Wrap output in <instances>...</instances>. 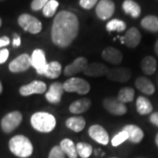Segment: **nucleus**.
Returning a JSON list of instances; mask_svg holds the SVG:
<instances>
[{"instance_id": "obj_22", "label": "nucleus", "mask_w": 158, "mask_h": 158, "mask_svg": "<svg viewBox=\"0 0 158 158\" xmlns=\"http://www.w3.org/2000/svg\"><path fill=\"white\" fill-rule=\"evenodd\" d=\"M66 127L74 132H81L85 127V119L81 116H73L66 120Z\"/></svg>"}, {"instance_id": "obj_15", "label": "nucleus", "mask_w": 158, "mask_h": 158, "mask_svg": "<svg viewBox=\"0 0 158 158\" xmlns=\"http://www.w3.org/2000/svg\"><path fill=\"white\" fill-rule=\"evenodd\" d=\"M47 90V85L42 81H33L28 85H23L19 89L22 96H30L33 94H42Z\"/></svg>"}, {"instance_id": "obj_37", "label": "nucleus", "mask_w": 158, "mask_h": 158, "mask_svg": "<svg viewBox=\"0 0 158 158\" xmlns=\"http://www.w3.org/2000/svg\"><path fill=\"white\" fill-rule=\"evenodd\" d=\"M8 57H9V50L6 48L1 49L0 50V64L5 63L7 61Z\"/></svg>"}, {"instance_id": "obj_25", "label": "nucleus", "mask_w": 158, "mask_h": 158, "mask_svg": "<svg viewBox=\"0 0 158 158\" xmlns=\"http://www.w3.org/2000/svg\"><path fill=\"white\" fill-rule=\"evenodd\" d=\"M136 109L137 112L141 115H146L153 111L152 104L145 97H138L136 100Z\"/></svg>"}, {"instance_id": "obj_12", "label": "nucleus", "mask_w": 158, "mask_h": 158, "mask_svg": "<svg viewBox=\"0 0 158 158\" xmlns=\"http://www.w3.org/2000/svg\"><path fill=\"white\" fill-rule=\"evenodd\" d=\"M132 76V72L128 68L126 67H117L109 69L107 75V78L114 82L118 83H126L127 82Z\"/></svg>"}, {"instance_id": "obj_30", "label": "nucleus", "mask_w": 158, "mask_h": 158, "mask_svg": "<svg viewBox=\"0 0 158 158\" xmlns=\"http://www.w3.org/2000/svg\"><path fill=\"white\" fill-rule=\"evenodd\" d=\"M127 27V25L124 21L118 19H114L110 20L109 22L106 24V30L108 32H123Z\"/></svg>"}, {"instance_id": "obj_32", "label": "nucleus", "mask_w": 158, "mask_h": 158, "mask_svg": "<svg viewBox=\"0 0 158 158\" xmlns=\"http://www.w3.org/2000/svg\"><path fill=\"white\" fill-rule=\"evenodd\" d=\"M58 6H59V3L56 0H49L42 9L43 15L47 18L53 17L56 14Z\"/></svg>"}, {"instance_id": "obj_43", "label": "nucleus", "mask_w": 158, "mask_h": 158, "mask_svg": "<svg viewBox=\"0 0 158 158\" xmlns=\"http://www.w3.org/2000/svg\"><path fill=\"white\" fill-rule=\"evenodd\" d=\"M2 90H3V86H2V84H1V82H0V94H1V92H2Z\"/></svg>"}, {"instance_id": "obj_1", "label": "nucleus", "mask_w": 158, "mask_h": 158, "mask_svg": "<svg viewBox=\"0 0 158 158\" xmlns=\"http://www.w3.org/2000/svg\"><path fill=\"white\" fill-rule=\"evenodd\" d=\"M79 22L77 17L70 11H60L56 15L52 25V41L59 48H68L77 38Z\"/></svg>"}, {"instance_id": "obj_10", "label": "nucleus", "mask_w": 158, "mask_h": 158, "mask_svg": "<svg viewBox=\"0 0 158 158\" xmlns=\"http://www.w3.org/2000/svg\"><path fill=\"white\" fill-rule=\"evenodd\" d=\"M87 65H88V60L84 56H79L64 68L63 74L66 77H73L82 71L84 72Z\"/></svg>"}, {"instance_id": "obj_14", "label": "nucleus", "mask_w": 158, "mask_h": 158, "mask_svg": "<svg viewBox=\"0 0 158 158\" xmlns=\"http://www.w3.org/2000/svg\"><path fill=\"white\" fill-rule=\"evenodd\" d=\"M88 133L90 138L98 143L102 145H107L109 143V135L100 125H93L90 127Z\"/></svg>"}, {"instance_id": "obj_27", "label": "nucleus", "mask_w": 158, "mask_h": 158, "mask_svg": "<svg viewBox=\"0 0 158 158\" xmlns=\"http://www.w3.org/2000/svg\"><path fill=\"white\" fill-rule=\"evenodd\" d=\"M141 66L144 73L152 75L156 69V61L153 56H146L141 61Z\"/></svg>"}, {"instance_id": "obj_17", "label": "nucleus", "mask_w": 158, "mask_h": 158, "mask_svg": "<svg viewBox=\"0 0 158 158\" xmlns=\"http://www.w3.org/2000/svg\"><path fill=\"white\" fill-rule=\"evenodd\" d=\"M141 34L138 31V29L135 27H131L130 29H128L124 36L120 37L121 43L126 44V46H127L128 48H136L139 45V43L141 42Z\"/></svg>"}, {"instance_id": "obj_42", "label": "nucleus", "mask_w": 158, "mask_h": 158, "mask_svg": "<svg viewBox=\"0 0 158 158\" xmlns=\"http://www.w3.org/2000/svg\"><path fill=\"white\" fill-rule=\"evenodd\" d=\"M156 145H157L158 147V133L157 135H156Z\"/></svg>"}, {"instance_id": "obj_44", "label": "nucleus", "mask_w": 158, "mask_h": 158, "mask_svg": "<svg viewBox=\"0 0 158 158\" xmlns=\"http://www.w3.org/2000/svg\"><path fill=\"white\" fill-rule=\"evenodd\" d=\"M1 25H2V20H1V19H0V27H1Z\"/></svg>"}, {"instance_id": "obj_21", "label": "nucleus", "mask_w": 158, "mask_h": 158, "mask_svg": "<svg viewBox=\"0 0 158 158\" xmlns=\"http://www.w3.org/2000/svg\"><path fill=\"white\" fill-rule=\"evenodd\" d=\"M135 86L140 91L147 95H152L155 92V86L152 82L144 77H140L136 79Z\"/></svg>"}, {"instance_id": "obj_9", "label": "nucleus", "mask_w": 158, "mask_h": 158, "mask_svg": "<svg viewBox=\"0 0 158 158\" xmlns=\"http://www.w3.org/2000/svg\"><path fill=\"white\" fill-rule=\"evenodd\" d=\"M31 66V56L27 54H23L10 62L9 69L13 73H19L27 70Z\"/></svg>"}, {"instance_id": "obj_4", "label": "nucleus", "mask_w": 158, "mask_h": 158, "mask_svg": "<svg viewBox=\"0 0 158 158\" xmlns=\"http://www.w3.org/2000/svg\"><path fill=\"white\" fill-rule=\"evenodd\" d=\"M63 88L67 92H76L80 95H85L90 91V85L85 79L74 77L64 82Z\"/></svg>"}, {"instance_id": "obj_3", "label": "nucleus", "mask_w": 158, "mask_h": 158, "mask_svg": "<svg viewBox=\"0 0 158 158\" xmlns=\"http://www.w3.org/2000/svg\"><path fill=\"white\" fill-rule=\"evenodd\" d=\"M9 148L11 152L20 158L29 157L34 151L32 142L27 137L24 135H16L9 141Z\"/></svg>"}, {"instance_id": "obj_41", "label": "nucleus", "mask_w": 158, "mask_h": 158, "mask_svg": "<svg viewBox=\"0 0 158 158\" xmlns=\"http://www.w3.org/2000/svg\"><path fill=\"white\" fill-rule=\"evenodd\" d=\"M155 51H156V53L157 54V56H158V40L156 41V45H155Z\"/></svg>"}, {"instance_id": "obj_28", "label": "nucleus", "mask_w": 158, "mask_h": 158, "mask_svg": "<svg viewBox=\"0 0 158 158\" xmlns=\"http://www.w3.org/2000/svg\"><path fill=\"white\" fill-rule=\"evenodd\" d=\"M141 27L150 32H158V18L149 15L145 17L141 22Z\"/></svg>"}, {"instance_id": "obj_11", "label": "nucleus", "mask_w": 158, "mask_h": 158, "mask_svg": "<svg viewBox=\"0 0 158 158\" xmlns=\"http://www.w3.org/2000/svg\"><path fill=\"white\" fill-rule=\"evenodd\" d=\"M115 11V6L112 0H100L96 7L98 17L102 20H106L113 16Z\"/></svg>"}, {"instance_id": "obj_23", "label": "nucleus", "mask_w": 158, "mask_h": 158, "mask_svg": "<svg viewBox=\"0 0 158 158\" xmlns=\"http://www.w3.org/2000/svg\"><path fill=\"white\" fill-rule=\"evenodd\" d=\"M123 11L133 18H138L141 15V7L134 0H125L122 5Z\"/></svg>"}, {"instance_id": "obj_13", "label": "nucleus", "mask_w": 158, "mask_h": 158, "mask_svg": "<svg viewBox=\"0 0 158 158\" xmlns=\"http://www.w3.org/2000/svg\"><path fill=\"white\" fill-rule=\"evenodd\" d=\"M64 91L65 90L62 83H59V82L53 83L49 86L48 90L46 92V98L51 104H54V105L59 104L61 102Z\"/></svg>"}, {"instance_id": "obj_19", "label": "nucleus", "mask_w": 158, "mask_h": 158, "mask_svg": "<svg viewBox=\"0 0 158 158\" xmlns=\"http://www.w3.org/2000/svg\"><path fill=\"white\" fill-rule=\"evenodd\" d=\"M125 132L128 135V141L133 143H139L144 137V133L141 127L135 125H127L123 127Z\"/></svg>"}, {"instance_id": "obj_39", "label": "nucleus", "mask_w": 158, "mask_h": 158, "mask_svg": "<svg viewBox=\"0 0 158 158\" xmlns=\"http://www.w3.org/2000/svg\"><path fill=\"white\" fill-rule=\"evenodd\" d=\"M10 44V39L6 36H3L0 38V48H4L6 46H8Z\"/></svg>"}, {"instance_id": "obj_5", "label": "nucleus", "mask_w": 158, "mask_h": 158, "mask_svg": "<svg viewBox=\"0 0 158 158\" xmlns=\"http://www.w3.org/2000/svg\"><path fill=\"white\" fill-rule=\"evenodd\" d=\"M19 25L22 27L25 31H27L30 34H39L42 29V24L38 19L34 16L24 13L21 14L18 19Z\"/></svg>"}, {"instance_id": "obj_35", "label": "nucleus", "mask_w": 158, "mask_h": 158, "mask_svg": "<svg viewBox=\"0 0 158 158\" xmlns=\"http://www.w3.org/2000/svg\"><path fill=\"white\" fill-rule=\"evenodd\" d=\"M48 1L49 0H33V2L31 4V8L34 11H40V10L43 9V7L46 6V4Z\"/></svg>"}, {"instance_id": "obj_6", "label": "nucleus", "mask_w": 158, "mask_h": 158, "mask_svg": "<svg viewBox=\"0 0 158 158\" xmlns=\"http://www.w3.org/2000/svg\"><path fill=\"white\" fill-rule=\"evenodd\" d=\"M22 121L21 113L15 111L6 114L1 120V127L5 133H11L20 125Z\"/></svg>"}, {"instance_id": "obj_36", "label": "nucleus", "mask_w": 158, "mask_h": 158, "mask_svg": "<svg viewBox=\"0 0 158 158\" xmlns=\"http://www.w3.org/2000/svg\"><path fill=\"white\" fill-rule=\"evenodd\" d=\"M97 3H98V0H80L79 2L80 6L87 10L94 7L97 5Z\"/></svg>"}, {"instance_id": "obj_33", "label": "nucleus", "mask_w": 158, "mask_h": 158, "mask_svg": "<svg viewBox=\"0 0 158 158\" xmlns=\"http://www.w3.org/2000/svg\"><path fill=\"white\" fill-rule=\"evenodd\" d=\"M127 140H128V135L127 132L122 130L121 132H119L112 139V145L113 147H117L118 145L122 144Z\"/></svg>"}, {"instance_id": "obj_18", "label": "nucleus", "mask_w": 158, "mask_h": 158, "mask_svg": "<svg viewBox=\"0 0 158 158\" xmlns=\"http://www.w3.org/2000/svg\"><path fill=\"white\" fill-rule=\"evenodd\" d=\"M102 58L111 64L118 65L122 62L123 56L120 51L112 47H108L102 52Z\"/></svg>"}, {"instance_id": "obj_24", "label": "nucleus", "mask_w": 158, "mask_h": 158, "mask_svg": "<svg viewBox=\"0 0 158 158\" xmlns=\"http://www.w3.org/2000/svg\"><path fill=\"white\" fill-rule=\"evenodd\" d=\"M60 147L69 158H77V148L70 139H63L60 143Z\"/></svg>"}, {"instance_id": "obj_34", "label": "nucleus", "mask_w": 158, "mask_h": 158, "mask_svg": "<svg viewBox=\"0 0 158 158\" xmlns=\"http://www.w3.org/2000/svg\"><path fill=\"white\" fill-rule=\"evenodd\" d=\"M65 156H66L60 146H55L52 148L48 155V158H65Z\"/></svg>"}, {"instance_id": "obj_20", "label": "nucleus", "mask_w": 158, "mask_h": 158, "mask_svg": "<svg viewBox=\"0 0 158 158\" xmlns=\"http://www.w3.org/2000/svg\"><path fill=\"white\" fill-rule=\"evenodd\" d=\"M91 101L90 98H79L78 100L74 101L69 107V110L71 113L75 114H79V113H83L88 111L89 108L90 107Z\"/></svg>"}, {"instance_id": "obj_2", "label": "nucleus", "mask_w": 158, "mask_h": 158, "mask_svg": "<svg viewBox=\"0 0 158 158\" xmlns=\"http://www.w3.org/2000/svg\"><path fill=\"white\" fill-rule=\"evenodd\" d=\"M31 125L40 133H50L56 126V119L54 115L46 112H38L31 117Z\"/></svg>"}, {"instance_id": "obj_8", "label": "nucleus", "mask_w": 158, "mask_h": 158, "mask_svg": "<svg viewBox=\"0 0 158 158\" xmlns=\"http://www.w3.org/2000/svg\"><path fill=\"white\" fill-rule=\"evenodd\" d=\"M31 64L39 75H44L48 66L45 52L42 49H35L31 56Z\"/></svg>"}, {"instance_id": "obj_26", "label": "nucleus", "mask_w": 158, "mask_h": 158, "mask_svg": "<svg viewBox=\"0 0 158 158\" xmlns=\"http://www.w3.org/2000/svg\"><path fill=\"white\" fill-rule=\"evenodd\" d=\"M62 73V65L58 62H50L48 63L44 76L50 79L59 77Z\"/></svg>"}, {"instance_id": "obj_16", "label": "nucleus", "mask_w": 158, "mask_h": 158, "mask_svg": "<svg viewBox=\"0 0 158 158\" xmlns=\"http://www.w3.org/2000/svg\"><path fill=\"white\" fill-rule=\"evenodd\" d=\"M109 71L108 67L101 62H92L88 63L87 67L84 70V73L87 77H99L103 76H106Z\"/></svg>"}, {"instance_id": "obj_45", "label": "nucleus", "mask_w": 158, "mask_h": 158, "mask_svg": "<svg viewBox=\"0 0 158 158\" xmlns=\"http://www.w3.org/2000/svg\"><path fill=\"white\" fill-rule=\"evenodd\" d=\"M113 158H115V157H113Z\"/></svg>"}, {"instance_id": "obj_38", "label": "nucleus", "mask_w": 158, "mask_h": 158, "mask_svg": "<svg viewBox=\"0 0 158 158\" xmlns=\"http://www.w3.org/2000/svg\"><path fill=\"white\" fill-rule=\"evenodd\" d=\"M21 44V39H20V37L18 35V34H14V38L12 40V46L14 47V48H18V47H19Z\"/></svg>"}, {"instance_id": "obj_31", "label": "nucleus", "mask_w": 158, "mask_h": 158, "mask_svg": "<svg viewBox=\"0 0 158 158\" xmlns=\"http://www.w3.org/2000/svg\"><path fill=\"white\" fill-rule=\"evenodd\" d=\"M76 148H77V155L82 158L90 157L91 153H92L91 145L88 144V143H85V142H78Z\"/></svg>"}, {"instance_id": "obj_7", "label": "nucleus", "mask_w": 158, "mask_h": 158, "mask_svg": "<svg viewBox=\"0 0 158 158\" xmlns=\"http://www.w3.org/2000/svg\"><path fill=\"white\" fill-rule=\"evenodd\" d=\"M103 106L107 112L117 116L124 115L127 112V108L126 105L118 101L117 98H113V97L106 98L103 100Z\"/></svg>"}, {"instance_id": "obj_40", "label": "nucleus", "mask_w": 158, "mask_h": 158, "mask_svg": "<svg viewBox=\"0 0 158 158\" xmlns=\"http://www.w3.org/2000/svg\"><path fill=\"white\" fill-rule=\"evenodd\" d=\"M150 122L155 126L158 127V113H154L150 115Z\"/></svg>"}, {"instance_id": "obj_29", "label": "nucleus", "mask_w": 158, "mask_h": 158, "mask_svg": "<svg viewBox=\"0 0 158 158\" xmlns=\"http://www.w3.org/2000/svg\"><path fill=\"white\" fill-rule=\"evenodd\" d=\"M134 98H135V90L130 87L122 88L118 91V96H117L118 101H120L123 104L132 102L134 100Z\"/></svg>"}]
</instances>
